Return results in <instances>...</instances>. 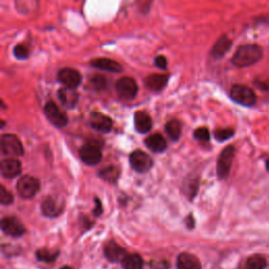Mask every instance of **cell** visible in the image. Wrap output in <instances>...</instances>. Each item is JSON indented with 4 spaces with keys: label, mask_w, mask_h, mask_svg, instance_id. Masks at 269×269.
<instances>
[{
    "label": "cell",
    "mask_w": 269,
    "mask_h": 269,
    "mask_svg": "<svg viewBox=\"0 0 269 269\" xmlns=\"http://www.w3.org/2000/svg\"><path fill=\"white\" fill-rule=\"evenodd\" d=\"M58 98L66 109L72 110L77 105L78 100H79V95H78L76 90L65 87L58 90Z\"/></svg>",
    "instance_id": "cell-15"
},
{
    "label": "cell",
    "mask_w": 269,
    "mask_h": 269,
    "mask_svg": "<svg viewBox=\"0 0 269 269\" xmlns=\"http://www.w3.org/2000/svg\"><path fill=\"white\" fill-rule=\"evenodd\" d=\"M63 206H65V204L58 198L49 196L42 202L41 212L47 218H56L62 212Z\"/></svg>",
    "instance_id": "cell-12"
},
{
    "label": "cell",
    "mask_w": 269,
    "mask_h": 269,
    "mask_svg": "<svg viewBox=\"0 0 269 269\" xmlns=\"http://www.w3.org/2000/svg\"><path fill=\"white\" fill-rule=\"evenodd\" d=\"M155 65L157 66L159 68H162V69H165L166 67H167V60L166 58L164 57V56H157L155 59Z\"/></svg>",
    "instance_id": "cell-33"
},
{
    "label": "cell",
    "mask_w": 269,
    "mask_h": 269,
    "mask_svg": "<svg viewBox=\"0 0 269 269\" xmlns=\"http://www.w3.org/2000/svg\"><path fill=\"white\" fill-rule=\"evenodd\" d=\"M177 269H201V263L199 259L192 253L184 252L177 258Z\"/></svg>",
    "instance_id": "cell-19"
},
{
    "label": "cell",
    "mask_w": 269,
    "mask_h": 269,
    "mask_svg": "<svg viewBox=\"0 0 269 269\" xmlns=\"http://www.w3.org/2000/svg\"><path fill=\"white\" fill-rule=\"evenodd\" d=\"M168 81V75H162V74H153L148 76L145 79V86L146 88L152 91H161L163 90Z\"/></svg>",
    "instance_id": "cell-20"
},
{
    "label": "cell",
    "mask_w": 269,
    "mask_h": 269,
    "mask_svg": "<svg viewBox=\"0 0 269 269\" xmlns=\"http://www.w3.org/2000/svg\"><path fill=\"white\" fill-rule=\"evenodd\" d=\"M79 156L83 163L93 166L97 165L101 161L102 152L99 145L94 143H87L80 148Z\"/></svg>",
    "instance_id": "cell-8"
},
{
    "label": "cell",
    "mask_w": 269,
    "mask_h": 269,
    "mask_svg": "<svg viewBox=\"0 0 269 269\" xmlns=\"http://www.w3.org/2000/svg\"><path fill=\"white\" fill-rule=\"evenodd\" d=\"M44 112L48 121L54 124L56 127H63L68 122L67 115L59 109V106L53 101H49L45 105Z\"/></svg>",
    "instance_id": "cell-7"
},
{
    "label": "cell",
    "mask_w": 269,
    "mask_h": 269,
    "mask_svg": "<svg viewBox=\"0 0 269 269\" xmlns=\"http://www.w3.org/2000/svg\"><path fill=\"white\" fill-rule=\"evenodd\" d=\"M1 175L4 178H15L21 173V163L20 161L15 158H9L4 159L1 162Z\"/></svg>",
    "instance_id": "cell-16"
},
{
    "label": "cell",
    "mask_w": 269,
    "mask_h": 269,
    "mask_svg": "<svg viewBox=\"0 0 269 269\" xmlns=\"http://www.w3.org/2000/svg\"><path fill=\"white\" fill-rule=\"evenodd\" d=\"M266 169L269 172V160L266 162Z\"/></svg>",
    "instance_id": "cell-37"
},
{
    "label": "cell",
    "mask_w": 269,
    "mask_h": 269,
    "mask_svg": "<svg viewBox=\"0 0 269 269\" xmlns=\"http://www.w3.org/2000/svg\"><path fill=\"white\" fill-rule=\"evenodd\" d=\"M1 152L8 156H21L23 154V146L15 134H4L1 137Z\"/></svg>",
    "instance_id": "cell-9"
},
{
    "label": "cell",
    "mask_w": 269,
    "mask_h": 269,
    "mask_svg": "<svg viewBox=\"0 0 269 269\" xmlns=\"http://www.w3.org/2000/svg\"><path fill=\"white\" fill-rule=\"evenodd\" d=\"M91 87L97 90H103L106 88V79L101 75H96L90 80Z\"/></svg>",
    "instance_id": "cell-31"
},
{
    "label": "cell",
    "mask_w": 269,
    "mask_h": 269,
    "mask_svg": "<svg viewBox=\"0 0 269 269\" xmlns=\"http://www.w3.org/2000/svg\"><path fill=\"white\" fill-rule=\"evenodd\" d=\"M58 254H59L58 250L52 251L48 249H39L36 252V257L39 261H44V262H47V263H49V262H53L57 259Z\"/></svg>",
    "instance_id": "cell-27"
},
{
    "label": "cell",
    "mask_w": 269,
    "mask_h": 269,
    "mask_svg": "<svg viewBox=\"0 0 269 269\" xmlns=\"http://www.w3.org/2000/svg\"><path fill=\"white\" fill-rule=\"evenodd\" d=\"M104 256L110 262L115 263V262L118 261L122 262L123 259L127 256V253L123 247L117 244L115 241H111L104 247Z\"/></svg>",
    "instance_id": "cell-14"
},
{
    "label": "cell",
    "mask_w": 269,
    "mask_h": 269,
    "mask_svg": "<svg viewBox=\"0 0 269 269\" xmlns=\"http://www.w3.org/2000/svg\"><path fill=\"white\" fill-rule=\"evenodd\" d=\"M102 203L101 201L98 199V198H95V208H94V215L96 217L100 216L102 214Z\"/></svg>",
    "instance_id": "cell-34"
},
{
    "label": "cell",
    "mask_w": 269,
    "mask_h": 269,
    "mask_svg": "<svg viewBox=\"0 0 269 269\" xmlns=\"http://www.w3.org/2000/svg\"><path fill=\"white\" fill-rule=\"evenodd\" d=\"M263 57V49L257 45H244L238 47L232 57V63L239 67H250Z\"/></svg>",
    "instance_id": "cell-1"
},
{
    "label": "cell",
    "mask_w": 269,
    "mask_h": 269,
    "mask_svg": "<svg viewBox=\"0 0 269 269\" xmlns=\"http://www.w3.org/2000/svg\"><path fill=\"white\" fill-rule=\"evenodd\" d=\"M40 188V183L37 178L33 176H23L18 180L16 189L18 195L23 198V199H31L34 196H36Z\"/></svg>",
    "instance_id": "cell-3"
},
{
    "label": "cell",
    "mask_w": 269,
    "mask_h": 269,
    "mask_svg": "<svg viewBox=\"0 0 269 269\" xmlns=\"http://www.w3.org/2000/svg\"><path fill=\"white\" fill-rule=\"evenodd\" d=\"M60 269H74V268H72L70 266H63V267H61Z\"/></svg>",
    "instance_id": "cell-36"
},
{
    "label": "cell",
    "mask_w": 269,
    "mask_h": 269,
    "mask_svg": "<svg viewBox=\"0 0 269 269\" xmlns=\"http://www.w3.org/2000/svg\"><path fill=\"white\" fill-rule=\"evenodd\" d=\"M90 124L94 130L101 133H109L112 129V120L101 112H94L90 116Z\"/></svg>",
    "instance_id": "cell-13"
},
{
    "label": "cell",
    "mask_w": 269,
    "mask_h": 269,
    "mask_svg": "<svg viewBox=\"0 0 269 269\" xmlns=\"http://www.w3.org/2000/svg\"><path fill=\"white\" fill-rule=\"evenodd\" d=\"M233 134H235V131L232 129H219L214 133L215 138L219 142H224V141L229 140L233 137Z\"/></svg>",
    "instance_id": "cell-28"
},
{
    "label": "cell",
    "mask_w": 269,
    "mask_h": 269,
    "mask_svg": "<svg viewBox=\"0 0 269 269\" xmlns=\"http://www.w3.org/2000/svg\"><path fill=\"white\" fill-rule=\"evenodd\" d=\"M235 147L232 145H229L227 147H225L221 152V154L219 155L217 162V175L218 178L220 180H225L228 178L232 161L233 158H235Z\"/></svg>",
    "instance_id": "cell-2"
},
{
    "label": "cell",
    "mask_w": 269,
    "mask_h": 269,
    "mask_svg": "<svg viewBox=\"0 0 269 269\" xmlns=\"http://www.w3.org/2000/svg\"><path fill=\"white\" fill-rule=\"evenodd\" d=\"M230 97L233 101L244 106H252L257 101V97L253 90L242 84H235L231 88Z\"/></svg>",
    "instance_id": "cell-4"
},
{
    "label": "cell",
    "mask_w": 269,
    "mask_h": 269,
    "mask_svg": "<svg viewBox=\"0 0 269 269\" xmlns=\"http://www.w3.org/2000/svg\"><path fill=\"white\" fill-rule=\"evenodd\" d=\"M123 269H142L143 260L138 253L127 254L121 262Z\"/></svg>",
    "instance_id": "cell-23"
},
{
    "label": "cell",
    "mask_w": 269,
    "mask_h": 269,
    "mask_svg": "<svg viewBox=\"0 0 269 269\" xmlns=\"http://www.w3.org/2000/svg\"><path fill=\"white\" fill-rule=\"evenodd\" d=\"M58 80L68 89H74L76 90L78 87L80 86L82 81L81 74L76 69L73 68H62L59 70L58 73Z\"/></svg>",
    "instance_id": "cell-11"
},
{
    "label": "cell",
    "mask_w": 269,
    "mask_h": 269,
    "mask_svg": "<svg viewBox=\"0 0 269 269\" xmlns=\"http://www.w3.org/2000/svg\"><path fill=\"white\" fill-rule=\"evenodd\" d=\"M13 54L17 59L23 60L29 57L30 51H29V47H27L25 45H17L15 47H14Z\"/></svg>",
    "instance_id": "cell-29"
},
{
    "label": "cell",
    "mask_w": 269,
    "mask_h": 269,
    "mask_svg": "<svg viewBox=\"0 0 269 269\" xmlns=\"http://www.w3.org/2000/svg\"><path fill=\"white\" fill-rule=\"evenodd\" d=\"M130 164L134 172L137 173H146L153 167V159L150 155L142 151H134L130 155Z\"/></svg>",
    "instance_id": "cell-5"
},
{
    "label": "cell",
    "mask_w": 269,
    "mask_h": 269,
    "mask_svg": "<svg viewBox=\"0 0 269 269\" xmlns=\"http://www.w3.org/2000/svg\"><path fill=\"white\" fill-rule=\"evenodd\" d=\"M90 66L110 73H121L123 68L120 63L109 58H96L90 61Z\"/></svg>",
    "instance_id": "cell-17"
},
{
    "label": "cell",
    "mask_w": 269,
    "mask_h": 269,
    "mask_svg": "<svg viewBox=\"0 0 269 269\" xmlns=\"http://www.w3.org/2000/svg\"><path fill=\"white\" fill-rule=\"evenodd\" d=\"M186 224L188 226V228H194L195 227V219L193 218L192 215H189L187 218H186Z\"/></svg>",
    "instance_id": "cell-35"
},
{
    "label": "cell",
    "mask_w": 269,
    "mask_h": 269,
    "mask_svg": "<svg viewBox=\"0 0 269 269\" xmlns=\"http://www.w3.org/2000/svg\"><path fill=\"white\" fill-rule=\"evenodd\" d=\"M145 145L154 153H162L166 150L167 143L165 138L161 134L156 133L145 139Z\"/></svg>",
    "instance_id": "cell-21"
},
{
    "label": "cell",
    "mask_w": 269,
    "mask_h": 269,
    "mask_svg": "<svg viewBox=\"0 0 269 269\" xmlns=\"http://www.w3.org/2000/svg\"><path fill=\"white\" fill-rule=\"evenodd\" d=\"M1 229L5 235L19 238L25 233L24 225L15 217H4L1 221Z\"/></svg>",
    "instance_id": "cell-10"
},
{
    "label": "cell",
    "mask_w": 269,
    "mask_h": 269,
    "mask_svg": "<svg viewBox=\"0 0 269 269\" xmlns=\"http://www.w3.org/2000/svg\"><path fill=\"white\" fill-rule=\"evenodd\" d=\"M266 267V260L264 257L256 256L250 257L245 263V269H264Z\"/></svg>",
    "instance_id": "cell-26"
},
{
    "label": "cell",
    "mask_w": 269,
    "mask_h": 269,
    "mask_svg": "<svg viewBox=\"0 0 269 269\" xmlns=\"http://www.w3.org/2000/svg\"><path fill=\"white\" fill-rule=\"evenodd\" d=\"M138 84L131 77H123L116 83L118 96L123 100H132L138 94Z\"/></svg>",
    "instance_id": "cell-6"
},
{
    "label": "cell",
    "mask_w": 269,
    "mask_h": 269,
    "mask_svg": "<svg viewBox=\"0 0 269 269\" xmlns=\"http://www.w3.org/2000/svg\"><path fill=\"white\" fill-rule=\"evenodd\" d=\"M194 137L200 142H208L210 139V134L206 127H199L194 132Z\"/></svg>",
    "instance_id": "cell-30"
},
{
    "label": "cell",
    "mask_w": 269,
    "mask_h": 269,
    "mask_svg": "<svg viewBox=\"0 0 269 269\" xmlns=\"http://www.w3.org/2000/svg\"><path fill=\"white\" fill-rule=\"evenodd\" d=\"M165 131H166V134H168V137L171 138V140L178 141L182 134V125L180 121L174 119L166 123Z\"/></svg>",
    "instance_id": "cell-24"
},
{
    "label": "cell",
    "mask_w": 269,
    "mask_h": 269,
    "mask_svg": "<svg viewBox=\"0 0 269 269\" xmlns=\"http://www.w3.org/2000/svg\"><path fill=\"white\" fill-rule=\"evenodd\" d=\"M231 45H232L231 40L227 36L223 35V36H221L218 39L215 45L212 46L210 54L215 59H220L221 57H223V56H225L228 53V51L231 47Z\"/></svg>",
    "instance_id": "cell-22"
},
{
    "label": "cell",
    "mask_w": 269,
    "mask_h": 269,
    "mask_svg": "<svg viewBox=\"0 0 269 269\" xmlns=\"http://www.w3.org/2000/svg\"><path fill=\"white\" fill-rule=\"evenodd\" d=\"M134 122L137 132L141 134L148 133L153 127V120L144 111L136 112V114L134 115Z\"/></svg>",
    "instance_id": "cell-18"
},
{
    "label": "cell",
    "mask_w": 269,
    "mask_h": 269,
    "mask_svg": "<svg viewBox=\"0 0 269 269\" xmlns=\"http://www.w3.org/2000/svg\"><path fill=\"white\" fill-rule=\"evenodd\" d=\"M14 201L13 195L3 185L0 186V202L2 205H10Z\"/></svg>",
    "instance_id": "cell-32"
},
{
    "label": "cell",
    "mask_w": 269,
    "mask_h": 269,
    "mask_svg": "<svg viewBox=\"0 0 269 269\" xmlns=\"http://www.w3.org/2000/svg\"><path fill=\"white\" fill-rule=\"evenodd\" d=\"M100 178L110 183H116L120 177V169L117 166H109L99 173Z\"/></svg>",
    "instance_id": "cell-25"
}]
</instances>
